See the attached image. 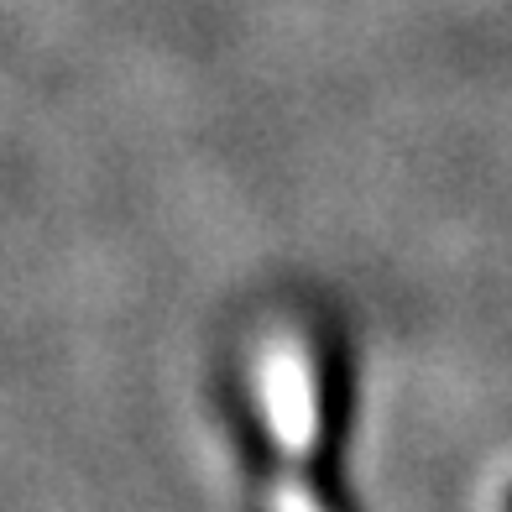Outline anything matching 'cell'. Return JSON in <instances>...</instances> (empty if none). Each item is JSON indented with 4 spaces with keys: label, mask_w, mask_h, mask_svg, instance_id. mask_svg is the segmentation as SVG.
<instances>
[{
    "label": "cell",
    "mask_w": 512,
    "mask_h": 512,
    "mask_svg": "<svg viewBox=\"0 0 512 512\" xmlns=\"http://www.w3.org/2000/svg\"><path fill=\"white\" fill-rule=\"evenodd\" d=\"M507 512H512V497H507Z\"/></svg>",
    "instance_id": "1"
}]
</instances>
